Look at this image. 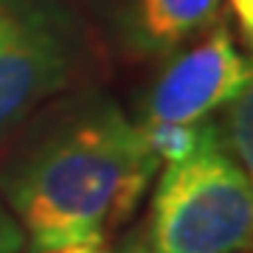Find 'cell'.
Listing matches in <instances>:
<instances>
[{"mask_svg":"<svg viewBox=\"0 0 253 253\" xmlns=\"http://www.w3.org/2000/svg\"><path fill=\"white\" fill-rule=\"evenodd\" d=\"M222 118H214L217 141L245 172L253 169V101L251 93H245L231 104H225Z\"/></svg>","mask_w":253,"mask_h":253,"instance_id":"cell-7","label":"cell"},{"mask_svg":"<svg viewBox=\"0 0 253 253\" xmlns=\"http://www.w3.org/2000/svg\"><path fill=\"white\" fill-rule=\"evenodd\" d=\"M26 236L20 231L17 219L11 217V211L0 200V253H23Z\"/></svg>","mask_w":253,"mask_h":253,"instance_id":"cell-8","label":"cell"},{"mask_svg":"<svg viewBox=\"0 0 253 253\" xmlns=\"http://www.w3.org/2000/svg\"><path fill=\"white\" fill-rule=\"evenodd\" d=\"M90 65L82 17L62 0H0V146Z\"/></svg>","mask_w":253,"mask_h":253,"instance_id":"cell-3","label":"cell"},{"mask_svg":"<svg viewBox=\"0 0 253 253\" xmlns=\"http://www.w3.org/2000/svg\"><path fill=\"white\" fill-rule=\"evenodd\" d=\"M158 166L116 99L76 90L23 129L0 163V197L31 253L104 242L132 217Z\"/></svg>","mask_w":253,"mask_h":253,"instance_id":"cell-1","label":"cell"},{"mask_svg":"<svg viewBox=\"0 0 253 253\" xmlns=\"http://www.w3.org/2000/svg\"><path fill=\"white\" fill-rule=\"evenodd\" d=\"M40 253H113V251H107L104 242H73V245H62V248H51V251H40Z\"/></svg>","mask_w":253,"mask_h":253,"instance_id":"cell-10","label":"cell"},{"mask_svg":"<svg viewBox=\"0 0 253 253\" xmlns=\"http://www.w3.org/2000/svg\"><path fill=\"white\" fill-rule=\"evenodd\" d=\"M126 253H146V251H141V248H129Z\"/></svg>","mask_w":253,"mask_h":253,"instance_id":"cell-11","label":"cell"},{"mask_svg":"<svg viewBox=\"0 0 253 253\" xmlns=\"http://www.w3.org/2000/svg\"><path fill=\"white\" fill-rule=\"evenodd\" d=\"M219 6L222 0H90L104 37L129 59L180 51L217 20Z\"/></svg>","mask_w":253,"mask_h":253,"instance_id":"cell-5","label":"cell"},{"mask_svg":"<svg viewBox=\"0 0 253 253\" xmlns=\"http://www.w3.org/2000/svg\"><path fill=\"white\" fill-rule=\"evenodd\" d=\"M158 163H180L197 152L211 132V118L197 124H138Z\"/></svg>","mask_w":253,"mask_h":253,"instance_id":"cell-6","label":"cell"},{"mask_svg":"<svg viewBox=\"0 0 253 253\" xmlns=\"http://www.w3.org/2000/svg\"><path fill=\"white\" fill-rule=\"evenodd\" d=\"M251 172L219 146L217 126L197 152L169 163L149 206L152 253H242L251 248Z\"/></svg>","mask_w":253,"mask_h":253,"instance_id":"cell-2","label":"cell"},{"mask_svg":"<svg viewBox=\"0 0 253 253\" xmlns=\"http://www.w3.org/2000/svg\"><path fill=\"white\" fill-rule=\"evenodd\" d=\"M253 65L225 23H211L194 45L172 56L149 87L138 124H197L251 93Z\"/></svg>","mask_w":253,"mask_h":253,"instance_id":"cell-4","label":"cell"},{"mask_svg":"<svg viewBox=\"0 0 253 253\" xmlns=\"http://www.w3.org/2000/svg\"><path fill=\"white\" fill-rule=\"evenodd\" d=\"M228 6L234 11V17L239 23V31L245 34V40H251V34H253V0H228Z\"/></svg>","mask_w":253,"mask_h":253,"instance_id":"cell-9","label":"cell"}]
</instances>
